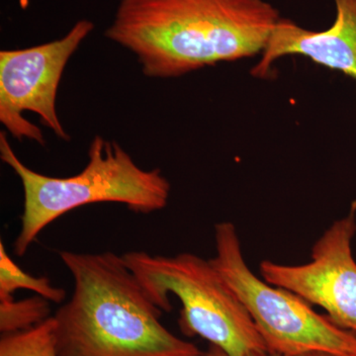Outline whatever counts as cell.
<instances>
[{"instance_id":"9c48e42d","label":"cell","mask_w":356,"mask_h":356,"mask_svg":"<svg viewBox=\"0 0 356 356\" xmlns=\"http://www.w3.org/2000/svg\"><path fill=\"white\" fill-rule=\"evenodd\" d=\"M28 289L34 291L53 303H62L65 291L51 285L46 276L35 277L26 273L7 254L4 243L0 242V300L14 298L16 290Z\"/></svg>"},{"instance_id":"8992f818","label":"cell","mask_w":356,"mask_h":356,"mask_svg":"<svg viewBox=\"0 0 356 356\" xmlns=\"http://www.w3.org/2000/svg\"><path fill=\"white\" fill-rule=\"evenodd\" d=\"M95 29V23L77 21L63 38L17 50L0 51V122L14 139L46 145L43 132L23 112L38 115L40 122L60 140L70 137L57 113V95L70 58Z\"/></svg>"},{"instance_id":"52a82bcc","label":"cell","mask_w":356,"mask_h":356,"mask_svg":"<svg viewBox=\"0 0 356 356\" xmlns=\"http://www.w3.org/2000/svg\"><path fill=\"white\" fill-rule=\"evenodd\" d=\"M355 216L356 201L350 214L334 222L315 243L307 264L264 261L259 268L269 284L321 307L334 324L356 334V262L351 250Z\"/></svg>"},{"instance_id":"8fae6325","label":"cell","mask_w":356,"mask_h":356,"mask_svg":"<svg viewBox=\"0 0 356 356\" xmlns=\"http://www.w3.org/2000/svg\"><path fill=\"white\" fill-rule=\"evenodd\" d=\"M42 296L20 301L0 300V332L2 334L26 331L41 324L50 316V303Z\"/></svg>"},{"instance_id":"277c9868","label":"cell","mask_w":356,"mask_h":356,"mask_svg":"<svg viewBox=\"0 0 356 356\" xmlns=\"http://www.w3.org/2000/svg\"><path fill=\"white\" fill-rule=\"evenodd\" d=\"M122 257L161 310H172L168 295L179 299L178 325L186 336L202 337L231 356L268 351L247 309L210 261L189 252H130Z\"/></svg>"},{"instance_id":"3957f363","label":"cell","mask_w":356,"mask_h":356,"mask_svg":"<svg viewBox=\"0 0 356 356\" xmlns=\"http://www.w3.org/2000/svg\"><path fill=\"white\" fill-rule=\"evenodd\" d=\"M0 158L20 178L24 209L14 254L23 257L39 234L70 211L95 203L127 206L138 214L163 209L172 185L161 170H145L115 140L96 135L89 145L88 163L69 177L34 172L14 153L6 132L0 133Z\"/></svg>"},{"instance_id":"30bf717a","label":"cell","mask_w":356,"mask_h":356,"mask_svg":"<svg viewBox=\"0 0 356 356\" xmlns=\"http://www.w3.org/2000/svg\"><path fill=\"white\" fill-rule=\"evenodd\" d=\"M0 356H58L53 316L26 331L2 334Z\"/></svg>"},{"instance_id":"6da1fadb","label":"cell","mask_w":356,"mask_h":356,"mask_svg":"<svg viewBox=\"0 0 356 356\" xmlns=\"http://www.w3.org/2000/svg\"><path fill=\"white\" fill-rule=\"evenodd\" d=\"M280 20L266 0H120L105 37L145 76L177 79L261 54Z\"/></svg>"},{"instance_id":"ba28073f","label":"cell","mask_w":356,"mask_h":356,"mask_svg":"<svg viewBox=\"0 0 356 356\" xmlns=\"http://www.w3.org/2000/svg\"><path fill=\"white\" fill-rule=\"evenodd\" d=\"M334 1L336 19L323 31H312L294 21L280 18L261 60L250 70L252 76L266 79L276 60L286 56H303L356 81V0Z\"/></svg>"},{"instance_id":"7a4b0ae2","label":"cell","mask_w":356,"mask_h":356,"mask_svg":"<svg viewBox=\"0 0 356 356\" xmlns=\"http://www.w3.org/2000/svg\"><path fill=\"white\" fill-rule=\"evenodd\" d=\"M72 298L53 316L58 356H199L161 324L163 314L122 255L60 252Z\"/></svg>"},{"instance_id":"4fadbf2b","label":"cell","mask_w":356,"mask_h":356,"mask_svg":"<svg viewBox=\"0 0 356 356\" xmlns=\"http://www.w3.org/2000/svg\"><path fill=\"white\" fill-rule=\"evenodd\" d=\"M299 356H339V355H332V353H306V355H299Z\"/></svg>"},{"instance_id":"5b68a950","label":"cell","mask_w":356,"mask_h":356,"mask_svg":"<svg viewBox=\"0 0 356 356\" xmlns=\"http://www.w3.org/2000/svg\"><path fill=\"white\" fill-rule=\"evenodd\" d=\"M215 245L211 264L247 309L268 351L283 356H356L355 334L317 313L298 295L269 284L250 270L235 225L216 224Z\"/></svg>"},{"instance_id":"7c38bea8","label":"cell","mask_w":356,"mask_h":356,"mask_svg":"<svg viewBox=\"0 0 356 356\" xmlns=\"http://www.w3.org/2000/svg\"><path fill=\"white\" fill-rule=\"evenodd\" d=\"M199 356H231L227 355L225 351L220 350L219 348L214 346H210V348H208L206 351H201L200 355ZM243 356H283L280 355H277V353H270V351H264V353H252V355H243Z\"/></svg>"}]
</instances>
